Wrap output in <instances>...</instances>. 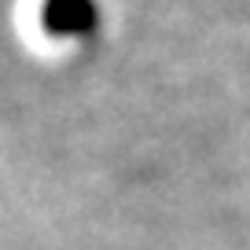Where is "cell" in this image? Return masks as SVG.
I'll return each mask as SVG.
<instances>
[{"label": "cell", "instance_id": "cell-1", "mask_svg": "<svg viewBox=\"0 0 250 250\" xmlns=\"http://www.w3.org/2000/svg\"><path fill=\"white\" fill-rule=\"evenodd\" d=\"M44 19H48V30L52 33H59V37H78V33L92 30L96 8H92V0H52Z\"/></svg>", "mask_w": 250, "mask_h": 250}]
</instances>
